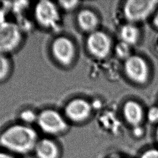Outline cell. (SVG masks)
I'll return each instance as SVG.
<instances>
[{
	"instance_id": "obj_1",
	"label": "cell",
	"mask_w": 158,
	"mask_h": 158,
	"mask_svg": "<svg viewBox=\"0 0 158 158\" xmlns=\"http://www.w3.org/2000/svg\"><path fill=\"white\" fill-rule=\"evenodd\" d=\"M38 140L35 130L22 123L10 125L0 134V145L18 154H27L33 151Z\"/></svg>"
},
{
	"instance_id": "obj_2",
	"label": "cell",
	"mask_w": 158,
	"mask_h": 158,
	"mask_svg": "<svg viewBox=\"0 0 158 158\" xmlns=\"http://www.w3.org/2000/svg\"><path fill=\"white\" fill-rule=\"evenodd\" d=\"M33 15L36 23L46 29L56 30L59 27L60 13L52 1H38L34 7Z\"/></svg>"
},
{
	"instance_id": "obj_3",
	"label": "cell",
	"mask_w": 158,
	"mask_h": 158,
	"mask_svg": "<svg viewBox=\"0 0 158 158\" xmlns=\"http://www.w3.org/2000/svg\"><path fill=\"white\" fill-rule=\"evenodd\" d=\"M36 124L41 131L49 135H60L68 127L63 116L52 109H46L38 113Z\"/></svg>"
},
{
	"instance_id": "obj_4",
	"label": "cell",
	"mask_w": 158,
	"mask_h": 158,
	"mask_svg": "<svg viewBox=\"0 0 158 158\" xmlns=\"http://www.w3.org/2000/svg\"><path fill=\"white\" fill-rule=\"evenodd\" d=\"M22 40V30L13 22L0 24V54L7 55L14 51Z\"/></svg>"
},
{
	"instance_id": "obj_5",
	"label": "cell",
	"mask_w": 158,
	"mask_h": 158,
	"mask_svg": "<svg viewBox=\"0 0 158 158\" xmlns=\"http://www.w3.org/2000/svg\"><path fill=\"white\" fill-rule=\"evenodd\" d=\"M158 1H128L124 7L126 18L131 22H139L146 19L154 10Z\"/></svg>"
},
{
	"instance_id": "obj_6",
	"label": "cell",
	"mask_w": 158,
	"mask_h": 158,
	"mask_svg": "<svg viewBox=\"0 0 158 158\" xmlns=\"http://www.w3.org/2000/svg\"><path fill=\"white\" fill-rule=\"evenodd\" d=\"M54 58L60 64L69 65L75 55V48L72 41L65 36H59L54 40L51 47Z\"/></svg>"
},
{
	"instance_id": "obj_7",
	"label": "cell",
	"mask_w": 158,
	"mask_h": 158,
	"mask_svg": "<svg viewBox=\"0 0 158 158\" xmlns=\"http://www.w3.org/2000/svg\"><path fill=\"white\" fill-rule=\"evenodd\" d=\"M125 71L128 77L139 83L145 82L148 77V68L143 58L130 56L125 60Z\"/></svg>"
},
{
	"instance_id": "obj_8",
	"label": "cell",
	"mask_w": 158,
	"mask_h": 158,
	"mask_svg": "<svg viewBox=\"0 0 158 158\" xmlns=\"http://www.w3.org/2000/svg\"><path fill=\"white\" fill-rule=\"evenodd\" d=\"M87 47L89 52L98 58L106 57L110 49V40L108 36L101 31L91 33L87 39Z\"/></svg>"
},
{
	"instance_id": "obj_9",
	"label": "cell",
	"mask_w": 158,
	"mask_h": 158,
	"mask_svg": "<svg viewBox=\"0 0 158 158\" xmlns=\"http://www.w3.org/2000/svg\"><path fill=\"white\" fill-rule=\"evenodd\" d=\"M66 117L73 122H81L86 119L91 112L89 103L82 99H75L70 101L65 107Z\"/></svg>"
},
{
	"instance_id": "obj_10",
	"label": "cell",
	"mask_w": 158,
	"mask_h": 158,
	"mask_svg": "<svg viewBox=\"0 0 158 158\" xmlns=\"http://www.w3.org/2000/svg\"><path fill=\"white\" fill-rule=\"evenodd\" d=\"M33 151L37 158H58L60 154L57 144L46 138L38 140Z\"/></svg>"
},
{
	"instance_id": "obj_11",
	"label": "cell",
	"mask_w": 158,
	"mask_h": 158,
	"mask_svg": "<svg viewBox=\"0 0 158 158\" xmlns=\"http://www.w3.org/2000/svg\"><path fill=\"white\" fill-rule=\"evenodd\" d=\"M123 114L126 120L133 127L139 125L143 117L141 106L133 101L127 102L123 107Z\"/></svg>"
},
{
	"instance_id": "obj_12",
	"label": "cell",
	"mask_w": 158,
	"mask_h": 158,
	"mask_svg": "<svg viewBox=\"0 0 158 158\" xmlns=\"http://www.w3.org/2000/svg\"><path fill=\"white\" fill-rule=\"evenodd\" d=\"M77 20L80 28L87 31L95 29L98 24V19L95 14L87 9L83 10L79 12Z\"/></svg>"
},
{
	"instance_id": "obj_13",
	"label": "cell",
	"mask_w": 158,
	"mask_h": 158,
	"mask_svg": "<svg viewBox=\"0 0 158 158\" xmlns=\"http://www.w3.org/2000/svg\"><path fill=\"white\" fill-rule=\"evenodd\" d=\"M120 36L122 42L130 46L137 42L139 37V31L138 28L134 25L127 24L123 26L121 28Z\"/></svg>"
},
{
	"instance_id": "obj_14",
	"label": "cell",
	"mask_w": 158,
	"mask_h": 158,
	"mask_svg": "<svg viewBox=\"0 0 158 158\" xmlns=\"http://www.w3.org/2000/svg\"><path fill=\"white\" fill-rule=\"evenodd\" d=\"M38 114L29 109L22 110L19 114V118L22 123L30 125L33 123H36Z\"/></svg>"
},
{
	"instance_id": "obj_15",
	"label": "cell",
	"mask_w": 158,
	"mask_h": 158,
	"mask_svg": "<svg viewBox=\"0 0 158 158\" xmlns=\"http://www.w3.org/2000/svg\"><path fill=\"white\" fill-rule=\"evenodd\" d=\"M10 70L9 59L5 54H0V81L6 78Z\"/></svg>"
},
{
	"instance_id": "obj_16",
	"label": "cell",
	"mask_w": 158,
	"mask_h": 158,
	"mask_svg": "<svg viewBox=\"0 0 158 158\" xmlns=\"http://www.w3.org/2000/svg\"><path fill=\"white\" fill-rule=\"evenodd\" d=\"M137 158H158V146L144 149L138 154Z\"/></svg>"
},
{
	"instance_id": "obj_17",
	"label": "cell",
	"mask_w": 158,
	"mask_h": 158,
	"mask_svg": "<svg viewBox=\"0 0 158 158\" xmlns=\"http://www.w3.org/2000/svg\"><path fill=\"white\" fill-rule=\"evenodd\" d=\"M129 46V45L122 41L120 43H118L116 46L115 50L118 57L121 58H125L126 59L128 58L130 56Z\"/></svg>"
},
{
	"instance_id": "obj_18",
	"label": "cell",
	"mask_w": 158,
	"mask_h": 158,
	"mask_svg": "<svg viewBox=\"0 0 158 158\" xmlns=\"http://www.w3.org/2000/svg\"><path fill=\"white\" fill-rule=\"evenodd\" d=\"M9 10H11V2L9 1H0V24L6 21V16Z\"/></svg>"
},
{
	"instance_id": "obj_19",
	"label": "cell",
	"mask_w": 158,
	"mask_h": 158,
	"mask_svg": "<svg viewBox=\"0 0 158 158\" xmlns=\"http://www.w3.org/2000/svg\"><path fill=\"white\" fill-rule=\"evenodd\" d=\"M79 2L77 1H60L59 2V6H61L64 10H71L73 9Z\"/></svg>"
},
{
	"instance_id": "obj_20",
	"label": "cell",
	"mask_w": 158,
	"mask_h": 158,
	"mask_svg": "<svg viewBox=\"0 0 158 158\" xmlns=\"http://www.w3.org/2000/svg\"><path fill=\"white\" fill-rule=\"evenodd\" d=\"M148 119L151 122H156L158 121V107H153L149 109L148 112Z\"/></svg>"
},
{
	"instance_id": "obj_21",
	"label": "cell",
	"mask_w": 158,
	"mask_h": 158,
	"mask_svg": "<svg viewBox=\"0 0 158 158\" xmlns=\"http://www.w3.org/2000/svg\"><path fill=\"white\" fill-rule=\"evenodd\" d=\"M133 134L135 137H141L143 135V129L139 125L133 127Z\"/></svg>"
},
{
	"instance_id": "obj_22",
	"label": "cell",
	"mask_w": 158,
	"mask_h": 158,
	"mask_svg": "<svg viewBox=\"0 0 158 158\" xmlns=\"http://www.w3.org/2000/svg\"><path fill=\"white\" fill-rule=\"evenodd\" d=\"M106 158H130L128 156H126L122 154L118 153H113L107 156Z\"/></svg>"
},
{
	"instance_id": "obj_23",
	"label": "cell",
	"mask_w": 158,
	"mask_h": 158,
	"mask_svg": "<svg viewBox=\"0 0 158 158\" xmlns=\"http://www.w3.org/2000/svg\"><path fill=\"white\" fill-rule=\"evenodd\" d=\"M0 158H16L12 154L5 152H0Z\"/></svg>"
},
{
	"instance_id": "obj_24",
	"label": "cell",
	"mask_w": 158,
	"mask_h": 158,
	"mask_svg": "<svg viewBox=\"0 0 158 158\" xmlns=\"http://www.w3.org/2000/svg\"><path fill=\"white\" fill-rule=\"evenodd\" d=\"M153 22H154V24L155 25V26L158 28V12L156 14V15L154 19Z\"/></svg>"
},
{
	"instance_id": "obj_25",
	"label": "cell",
	"mask_w": 158,
	"mask_h": 158,
	"mask_svg": "<svg viewBox=\"0 0 158 158\" xmlns=\"http://www.w3.org/2000/svg\"><path fill=\"white\" fill-rule=\"evenodd\" d=\"M155 138H156V142L157 143V146H158V126L156 130V132H155Z\"/></svg>"
}]
</instances>
